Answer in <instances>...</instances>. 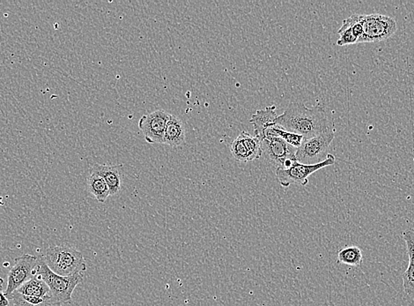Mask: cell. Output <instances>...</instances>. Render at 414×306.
<instances>
[{
	"instance_id": "21",
	"label": "cell",
	"mask_w": 414,
	"mask_h": 306,
	"mask_svg": "<svg viewBox=\"0 0 414 306\" xmlns=\"http://www.w3.org/2000/svg\"><path fill=\"white\" fill-rule=\"evenodd\" d=\"M409 306H414V298L413 299V301L411 302V304Z\"/></svg>"
},
{
	"instance_id": "13",
	"label": "cell",
	"mask_w": 414,
	"mask_h": 306,
	"mask_svg": "<svg viewBox=\"0 0 414 306\" xmlns=\"http://www.w3.org/2000/svg\"><path fill=\"white\" fill-rule=\"evenodd\" d=\"M120 166L103 165L94 164L91 168V172L102 176L110 189V195L118 194L121 190V175L119 172Z\"/></svg>"
},
{
	"instance_id": "9",
	"label": "cell",
	"mask_w": 414,
	"mask_h": 306,
	"mask_svg": "<svg viewBox=\"0 0 414 306\" xmlns=\"http://www.w3.org/2000/svg\"><path fill=\"white\" fill-rule=\"evenodd\" d=\"M169 116V113L165 110H158L142 116L138 122V127L148 143L163 144L164 132Z\"/></svg>"
},
{
	"instance_id": "12",
	"label": "cell",
	"mask_w": 414,
	"mask_h": 306,
	"mask_svg": "<svg viewBox=\"0 0 414 306\" xmlns=\"http://www.w3.org/2000/svg\"><path fill=\"white\" fill-rule=\"evenodd\" d=\"M185 127L181 119L170 114L164 132L163 144L172 147H180L185 143Z\"/></svg>"
},
{
	"instance_id": "3",
	"label": "cell",
	"mask_w": 414,
	"mask_h": 306,
	"mask_svg": "<svg viewBox=\"0 0 414 306\" xmlns=\"http://www.w3.org/2000/svg\"><path fill=\"white\" fill-rule=\"evenodd\" d=\"M43 258L50 269L59 276H74L87 269L83 254L72 246H50L43 254Z\"/></svg>"
},
{
	"instance_id": "10",
	"label": "cell",
	"mask_w": 414,
	"mask_h": 306,
	"mask_svg": "<svg viewBox=\"0 0 414 306\" xmlns=\"http://www.w3.org/2000/svg\"><path fill=\"white\" fill-rule=\"evenodd\" d=\"M403 238L406 244L409 264L406 272L403 274V287L404 292L410 298H414V229L406 230L403 233Z\"/></svg>"
},
{
	"instance_id": "8",
	"label": "cell",
	"mask_w": 414,
	"mask_h": 306,
	"mask_svg": "<svg viewBox=\"0 0 414 306\" xmlns=\"http://www.w3.org/2000/svg\"><path fill=\"white\" fill-rule=\"evenodd\" d=\"M37 265V257L24 254L14 260V266L9 271L8 286L5 290L6 296L20 288L25 283L33 278Z\"/></svg>"
},
{
	"instance_id": "17",
	"label": "cell",
	"mask_w": 414,
	"mask_h": 306,
	"mask_svg": "<svg viewBox=\"0 0 414 306\" xmlns=\"http://www.w3.org/2000/svg\"><path fill=\"white\" fill-rule=\"evenodd\" d=\"M338 263L350 267H360L363 263L362 251L358 246H349L338 254Z\"/></svg>"
},
{
	"instance_id": "1",
	"label": "cell",
	"mask_w": 414,
	"mask_h": 306,
	"mask_svg": "<svg viewBox=\"0 0 414 306\" xmlns=\"http://www.w3.org/2000/svg\"><path fill=\"white\" fill-rule=\"evenodd\" d=\"M276 124L284 130L309 139L323 134L330 129L323 107L308 108L304 104L291 103L282 114L278 116Z\"/></svg>"
},
{
	"instance_id": "7",
	"label": "cell",
	"mask_w": 414,
	"mask_h": 306,
	"mask_svg": "<svg viewBox=\"0 0 414 306\" xmlns=\"http://www.w3.org/2000/svg\"><path fill=\"white\" fill-rule=\"evenodd\" d=\"M262 152L276 169H287L296 162V148L279 137H269L260 141Z\"/></svg>"
},
{
	"instance_id": "2",
	"label": "cell",
	"mask_w": 414,
	"mask_h": 306,
	"mask_svg": "<svg viewBox=\"0 0 414 306\" xmlns=\"http://www.w3.org/2000/svg\"><path fill=\"white\" fill-rule=\"evenodd\" d=\"M34 276H38L48 285L50 295L56 306L70 304L72 296L76 287L83 283L82 274L71 276H62L50 269L44 260L43 255L37 256V265L34 269Z\"/></svg>"
},
{
	"instance_id": "14",
	"label": "cell",
	"mask_w": 414,
	"mask_h": 306,
	"mask_svg": "<svg viewBox=\"0 0 414 306\" xmlns=\"http://www.w3.org/2000/svg\"><path fill=\"white\" fill-rule=\"evenodd\" d=\"M15 292L21 295L34 296V298H46V296H52L48 285L38 276H34L33 278L28 280Z\"/></svg>"
},
{
	"instance_id": "15",
	"label": "cell",
	"mask_w": 414,
	"mask_h": 306,
	"mask_svg": "<svg viewBox=\"0 0 414 306\" xmlns=\"http://www.w3.org/2000/svg\"><path fill=\"white\" fill-rule=\"evenodd\" d=\"M88 190L101 203H104L110 196V189L102 176L92 172L87 178Z\"/></svg>"
},
{
	"instance_id": "6",
	"label": "cell",
	"mask_w": 414,
	"mask_h": 306,
	"mask_svg": "<svg viewBox=\"0 0 414 306\" xmlns=\"http://www.w3.org/2000/svg\"><path fill=\"white\" fill-rule=\"evenodd\" d=\"M335 156L333 154H328L327 159L323 162L313 165L303 164L299 162H293L292 165L287 169H276V176L280 185L284 188L289 187L292 184L302 186L308 185L309 176L313 173L318 172L325 167L333 165Z\"/></svg>"
},
{
	"instance_id": "4",
	"label": "cell",
	"mask_w": 414,
	"mask_h": 306,
	"mask_svg": "<svg viewBox=\"0 0 414 306\" xmlns=\"http://www.w3.org/2000/svg\"><path fill=\"white\" fill-rule=\"evenodd\" d=\"M335 138V131L329 129L317 136L304 139L301 146L296 148L297 162L313 165L323 162L328 156L329 147Z\"/></svg>"
},
{
	"instance_id": "11",
	"label": "cell",
	"mask_w": 414,
	"mask_h": 306,
	"mask_svg": "<svg viewBox=\"0 0 414 306\" xmlns=\"http://www.w3.org/2000/svg\"><path fill=\"white\" fill-rule=\"evenodd\" d=\"M277 116L276 106L275 105L267 106V108L257 110V112L252 115L251 121H249L254 127L255 136L260 140L268 128L277 125Z\"/></svg>"
},
{
	"instance_id": "16",
	"label": "cell",
	"mask_w": 414,
	"mask_h": 306,
	"mask_svg": "<svg viewBox=\"0 0 414 306\" xmlns=\"http://www.w3.org/2000/svg\"><path fill=\"white\" fill-rule=\"evenodd\" d=\"M8 298L14 304L12 306H56L52 296L46 298H34V296H23L17 292H14L8 296Z\"/></svg>"
},
{
	"instance_id": "5",
	"label": "cell",
	"mask_w": 414,
	"mask_h": 306,
	"mask_svg": "<svg viewBox=\"0 0 414 306\" xmlns=\"http://www.w3.org/2000/svg\"><path fill=\"white\" fill-rule=\"evenodd\" d=\"M363 36L360 43H379L393 37L397 30L396 21L387 15L372 14L360 15Z\"/></svg>"
},
{
	"instance_id": "18",
	"label": "cell",
	"mask_w": 414,
	"mask_h": 306,
	"mask_svg": "<svg viewBox=\"0 0 414 306\" xmlns=\"http://www.w3.org/2000/svg\"><path fill=\"white\" fill-rule=\"evenodd\" d=\"M239 137L242 139L243 144L251 154L253 161L260 159L263 152H262L260 140L258 137H253L248 132H242L239 134Z\"/></svg>"
},
{
	"instance_id": "20",
	"label": "cell",
	"mask_w": 414,
	"mask_h": 306,
	"mask_svg": "<svg viewBox=\"0 0 414 306\" xmlns=\"http://www.w3.org/2000/svg\"><path fill=\"white\" fill-rule=\"evenodd\" d=\"M3 285H4V280L0 278V306H9L10 301L6 296L5 292H3Z\"/></svg>"
},
{
	"instance_id": "19",
	"label": "cell",
	"mask_w": 414,
	"mask_h": 306,
	"mask_svg": "<svg viewBox=\"0 0 414 306\" xmlns=\"http://www.w3.org/2000/svg\"><path fill=\"white\" fill-rule=\"evenodd\" d=\"M230 150H231V154L234 159H235L236 161H238L240 163H249L253 161L251 154H249L248 150H246L242 139L239 136L237 137L231 143V146H230Z\"/></svg>"
}]
</instances>
